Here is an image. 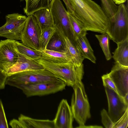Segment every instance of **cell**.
Instances as JSON below:
<instances>
[{
  "instance_id": "obj_1",
  "label": "cell",
  "mask_w": 128,
  "mask_h": 128,
  "mask_svg": "<svg viewBox=\"0 0 128 128\" xmlns=\"http://www.w3.org/2000/svg\"><path fill=\"white\" fill-rule=\"evenodd\" d=\"M68 0L73 10L72 15L84 30L101 34L106 32L108 18L99 5L92 0Z\"/></svg>"
},
{
  "instance_id": "obj_2",
  "label": "cell",
  "mask_w": 128,
  "mask_h": 128,
  "mask_svg": "<svg viewBox=\"0 0 128 128\" xmlns=\"http://www.w3.org/2000/svg\"><path fill=\"white\" fill-rule=\"evenodd\" d=\"M36 60L68 86L73 87L75 85L82 83V80L84 74L83 64L78 66L70 62L54 63L41 58Z\"/></svg>"
},
{
  "instance_id": "obj_3",
  "label": "cell",
  "mask_w": 128,
  "mask_h": 128,
  "mask_svg": "<svg viewBox=\"0 0 128 128\" xmlns=\"http://www.w3.org/2000/svg\"><path fill=\"white\" fill-rule=\"evenodd\" d=\"M124 3L119 4L113 19H108L106 33L116 44L128 38V7Z\"/></svg>"
},
{
  "instance_id": "obj_4",
  "label": "cell",
  "mask_w": 128,
  "mask_h": 128,
  "mask_svg": "<svg viewBox=\"0 0 128 128\" xmlns=\"http://www.w3.org/2000/svg\"><path fill=\"white\" fill-rule=\"evenodd\" d=\"M72 88L74 92L70 106L74 118L79 125L77 128H82L91 116L90 104L82 83Z\"/></svg>"
},
{
  "instance_id": "obj_5",
  "label": "cell",
  "mask_w": 128,
  "mask_h": 128,
  "mask_svg": "<svg viewBox=\"0 0 128 128\" xmlns=\"http://www.w3.org/2000/svg\"><path fill=\"white\" fill-rule=\"evenodd\" d=\"M60 80L44 68L18 73L7 76L6 84L16 88L18 86L42 82Z\"/></svg>"
},
{
  "instance_id": "obj_6",
  "label": "cell",
  "mask_w": 128,
  "mask_h": 128,
  "mask_svg": "<svg viewBox=\"0 0 128 128\" xmlns=\"http://www.w3.org/2000/svg\"><path fill=\"white\" fill-rule=\"evenodd\" d=\"M54 23V28L64 33L76 46L77 38L72 29L68 14L60 0H54L50 8Z\"/></svg>"
},
{
  "instance_id": "obj_7",
  "label": "cell",
  "mask_w": 128,
  "mask_h": 128,
  "mask_svg": "<svg viewBox=\"0 0 128 128\" xmlns=\"http://www.w3.org/2000/svg\"><path fill=\"white\" fill-rule=\"evenodd\" d=\"M66 84L62 80L22 84L16 88L21 90L27 97L54 94L65 89Z\"/></svg>"
},
{
  "instance_id": "obj_8",
  "label": "cell",
  "mask_w": 128,
  "mask_h": 128,
  "mask_svg": "<svg viewBox=\"0 0 128 128\" xmlns=\"http://www.w3.org/2000/svg\"><path fill=\"white\" fill-rule=\"evenodd\" d=\"M6 22L0 27V36L14 40H21L27 17L18 13L6 16Z\"/></svg>"
},
{
  "instance_id": "obj_9",
  "label": "cell",
  "mask_w": 128,
  "mask_h": 128,
  "mask_svg": "<svg viewBox=\"0 0 128 128\" xmlns=\"http://www.w3.org/2000/svg\"><path fill=\"white\" fill-rule=\"evenodd\" d=\"M28 16L21 40L26 46L40 51L41 30L34 17L32 14Z\"/></svg>"
},
{
  "instance_id": "obj_10",
  "label": "cell",
  "mask_w": 128,
  "mask_h": 128,
  "mask_svg": "<svg viewBox=\"0 0 128 128\" xmlns=\"http://www.w3.org/2000/svg\"><path fill=\"white\" fill-rule=\"evenodd\" d=\"M108 106V113L113 122L118 121L128 109V103L124 97L109 87L104 86Z\"/></svg>"
},
{
  "instance_id": "obj_11",
  "label": "cell",
  "mask_w": 128,
  "mask_h": 128,
  "mask_svg": "<svg viewBox=\"0 0 128 128\" xmlns=\"http://www.w3.org/2000/svg\"><path fill=\"white\" fill-rule=\"evenodd\" d=\"M18 58L16 40L10 39L0 41V68L6 73Z\"/></svg>"
},
{
  "instance_id": "obj_12",
  "label": "cell",
  "mask_w": 128,
  "mask_h": 128,
  "mask_svg": "<svg viewBox=\"0 0 128 128\" xmlns=\"http://www.w3.org/2000/svg\"><path fill=\"white\" fill-rule=\"evenodd\" d=\"M108 74L115 86L118 93L124 97L128 93V67L115 62Z\"/></svg>"
},
{
  "instance_id": "obj_13",
  "label": "cell",
  "mask_w": 128,
  "mask_h": 128,
  "mask_svg": "<svg viewBox=\"0 0 128 128\" xmlns=\"http://www.w3.org/2000/svg\"><path fill=\"white\" fill-rule=\"evenodd\" d=\"M74 119L71 106L66 100L62 99L53 120L55 128H72Z\"/></svg>"
},
{
  "instance_id": "obj_14",
  "label": "cell",
  "mask_w": 128,
  "mask_h": 128,
  "mask_svg": "<svg viewBox=\"0 0 128 128\" xmlns=\"http://www.w3.org/2000/svg\"><path fill=\"white\" fill-rule=\"evenodd\" d=\"M18 58L17 62L7 70V76L22 72L44 68L36 60H32L18 52Z\"/></svg>"
},
{
  "instance_id": "obj_15",
  "label": "cell",
  "mask_w": 128,
  "mask_h": 128,
  "mask_svg": "<svg viewBox=\"0 0 128 128\" xmlns=\"http://www.w3.org/2000/svg\"><path fill=\"white\" fill-rule=\"evenodd\" d=\"M56 33L62 40L64 44L66 52L71 58L72 63L79 66L83 63L84 59L76 46L74 44L64 32L55 28Z\"/></svg>"
},
{
  "instance_id": "obj_16",
  "label": "cell",
  "mask_w": 128,
  "mask_h": 128,
  "mask_svg": "<svg viewBox=\"0 0 128 128\" xmlns=\"http://www.w3.org/2000/svg\"><path fill=\"white\" fill-rule=\"evenodd\" d=\"M18 120L23 128H55L53 120L36 119L22 114Z\"/></svg>"
},
{
  "instance_id": "obj_17",
  "label": "cell",
  "mask_w": 128,
  "mask_h": 128,
  "mask_svg": "<svg viewBox=\"0 0 128 128\" xmlns=\"http://www.w3.org/2000/svg\"><path fill=\"white\" fill-rule=\"evenodd\" d=\"M32 14L35 18L41 31L49 27L54 28V22L50 9H40Z\"/></svg>"
},
{
  "instance_id": "obj_18",
  "label": "cell",
  "mask_w": 128,
  "mask_h": 128,
  "mask_svg": "<svg viewBox=\"0 0 128 128\" xmlns=\"http://www.w3.org/2000/svg\"><path fill=\"white\" fill-rule=\"evenodd\" d=\"M117 44V47L113 52L112 58L115 62L128 67V38Z\"/></svg>"
},
{
  "instance_id": "obj_19",
  "label": "cell",
  "mask_w": 128,
  "mask_h": 128,
  "mask_svg": "<svg viewBox=\"0 0 128 128\" xmlns=\"http://www.w3.org/2000/svg\"><path fill=\"white\" fill-rule=\"evenodd\" d=\"M40 58L54 63H60L70 62L72 63L70 57L66 52H62L47 49L40 51Z\"/></svg>"
},
{
  "instance_id": "obj_20",
  "label": "cell",
  "mask_w": 128,
  "mask_h": 128,
  "mask_svg": "<svg viewBox=\"0 0 128 128\" xmlns=\"http://www.w3.org/2000/svg\"><path fill=\"white\" fill-rule=\"evenodd\" d=\"M86 36L84 35L77 38L76 46L84 59H88L95 64L96 58Z\"/></svg>"
},
{
  "instance_id": "obj_21",
  "label": "cell",
  "mask_w": 128,
  "mask_h": 128,
  "mask_svg": "<svg viewBox=\"0 0 128 128\" xmlns=\"http://www.w3.org/2000/svg\"><path fill=\"white\" fill-rule=\"evenodd\" d=\"M54 0H26V6L23 9L24 12L28 16L40 9L47 8L50 9Z\"/></svg>"
},
{
  "instance_id": "obj_22",
  "label": "cell",
  "mask_w": 128,
  "mask_h": 128,
  "mask_svg": "<svg viewBox=\"0 0 128 128\" xmlns=\"http://www.w3.org/2000/svg\"><path fill=\"white\" fill-rule=\"evenodd\" d=\"M18 52L34 60L40 59L41 57L40 51L34 50L27 47L22 43L16 41Z\"/></svg>"
},
{
  "instance_id": "obj_23",
  "label": "cell",
  "mask_w": 128,
  "mask_h": 128,
  "mask_svg": "<svg viewBox=\"0 0 128 128\" xmlns=\"http://www.w3.org/2000/svg\"><path fill=\"white\" fill-rule=\"evenodd\" d=\"M46 49L56 52H66L64 42L56 32L48 42Z\"/></svg>"
},
{
  "instance_id": "obj_24",
  "label": "cell",
  "mask_w": 128,
  "mask_h": 128,
  "mask_svg": "<svg viewBox=\"0 0 128 128\" xmlns=\"http://www.w3.org/2000/svg\"><path fill=\"white\" fill-rule=\"evenodd\" d=\"M95 36L99 42L106 59L107 60H110L111 56L109 47V37L106 33L100 35L96 34Z\"/></svg>"
},
{
  "instance_id": "obj_25",
  "label": "cell",
  "mask_w": 128,
  "mask_h": 128,
  "mask_svg": "<svg viewBox=\"0 0 128 128\" xmlns=\"http://www.w3.org/2000/svg\"><path fill=\"white\" fill-rule=\"evenodd\" d=\"M102 8L108 19L112 20L118 8V6L113 0H100Z\"/></svg>"
},
{
  "instance_id": "obj_26",
  "label": "cell",
  "mask_w": 128,
  "mask_h": 128,
  "mask_svg": "<svg viewBox=\"0 0 128 128\" xmlns=\"http://www.w3.org/2000/svg\"><path fill=\"white\" fill-rule=\"evenodd\" d=\"M56 32V29L53 27L48 28L41 31L40 38L41 50L46 49L48 42Z\"/></svg>"
},
{
  "instance_id": "obj_27",
  "label": "cell",
  "mask_w": 128,
  "mask_h": 128,
  "mask_svg": "<svg viewBox=\"0 0 128 128\" xmlns=\"http://www.w3.org/2000/svg\"><path fill=\"white\" fill-rule=\"evenodd\" d=\"M68 15L72 29L77 39L84 35H86L87 31L84 30L76 18L72 15L68 14Z\"/></svg>"
},
{
  "instance_id": "obj_28",
  "label": "cell",
  "mask_w": 128,
  "mask_h": 128,
  "mask_svg": "<svg viewBox=\"0 0 128 128\" xmlns=\"http://www.w3.org/2000/svg\"><path fill=\"white\" fill-rule=\"evenodd\" d=\"M101 116L102 123L105 128H114V123L105 109H103L101 111Z\"/></svg>"
},
{
  "instance_id": "obj_29",
  "label": "cell",
  "mask_w": 128,
  "mask_h": 128,
  "mask_svg": "<svg viewBox=\"0 0 128 128\" xmlns=\"http://www.w3.org/2000/svg\"><path fill=\"white\" fill-rule=\"evenodd\" d=\"M128 126V109L116 122L114 123V128H127Z\"/></svg>"
},
{
  "instance_id": "obj_30",
  "label": "cell",
  "mask_w": 128,
  "mask_h": 128,
  "mask_svg": "<svg viewBox=\"0 0 128 128\" xmlns=\"http://www.w3.org/2000/svg\"><path fill=\"white\" fill-rule=\"evenodd\" d=\"M8 126L2 100L0 99V128H8Z\"/></svg>"
},
{
  "instance_id": "obj_31",
  "label": "cell",
  "mask_w": 128,
  "mask_h": 128,
  "mask_svg": "<svg viewBox=\"0 0 128 128\" xmlns=\"http://www.w3.org/2000/svg\"><path fill=\"white\" fill-rule=\"evenodd\" d=\"M102 78L104 86L108 87L117 92L115 86L108 73L103 75L102 76Z\"/></svg>"
},
{
  "instance_id": "obj_32",
  "label": "cell",
  "mask_w": 128,
  "mask_h": 128,
  "mask_svg": "<svg viewBox=\"0 0 128 128\" xmlns=\"http://www.w3.org/2000/svg\"><path fill=\"white\" fill-rule=\"evenodd\" d=\"M7 76L6 72L0 68V87L2 90L5 87Z\"/></svg>"
},
{
  "instance_id": "obj_33",
  "label": "cell",
  "mask_w": 128,
  "mask_h": 128,
  "mask_svg": "<svg viewBox=\"0 0 128 128\" xmlns=\"http://www.w3.org/2000/svg\"><path fill=\"white\" fill-rule=\"evenodd\" d=\"M10 125L12 128H22V126L18 120L13 119L9 123Z\"/></svg>"
},
{
  "instance_id": "obj_34",
  "label": "cell",
  "mask_w": 128,
  "mask_h": 128,
  "mask_svg": "<svg viewBox=\"0 0 128 128\" xmlns=\"http://www.w3.org/2000/svg\"><path fill=\"white\" fill-rule=\"evenodd\" d=\"M128 0H113L116 4L119 5L126 2Z\"/></svg>"
},
{
  "instance_id": "obj_35",
  "label": "cell",
  "mask_w": 128,
  "mask_h": 128,
  "mask_svg": "<svg viewBox=\"0 0 128 128\" xmlns=\"http://www.w3.org/2000/svg\"><path fill=\"white\" fill-rule=\"evenodd\" d=\"M103 128L101 126H85V125L83 126L82 128Z\"/></svg>"
},
{
  "instance_id": "obj_36",
  "label": "cell",
  "mask_w": 128,
  "mask_h": 128,
  "mask_svg": "<svg viewBox=\"0 0 128 128\" xmlns=\"http://www.w3.org/2000/svg\"><path fill=\"white\" fill-rule=\"evenodd\" d=\"M124 98L126 102L128 103V93L127 94Z\"/></svg>"
},
{
  "instance_id": "obj_37",
  "label": "cell",
  "mask_w": 128,
  "mask_h": 128,
  "mask_svg": "<svg viewBox=\"0 0 128 128\" xmlns=\"http://www.w3.org/2000/svg\"><path fill=\"white\" fill-rule=\"evenodd\" d=\"M24 0H25V1H26V0H20L21 1H23Z\"/></svg>"
},
{
  "instance_id": "obj_38",
  "label": "cell",
  "mask_w": 128,
  "mask_h": 128,
  "mask_svg": "<svg viewBox=\"0 0 128 128\" xmlns=\"http://www.w3.org/2000/svg\"><path fill=\"white\" fill-rule=\"evenodd\" d=\"M0 90H1V88L0 87Z\"/></svg>"
}]
</instances>
